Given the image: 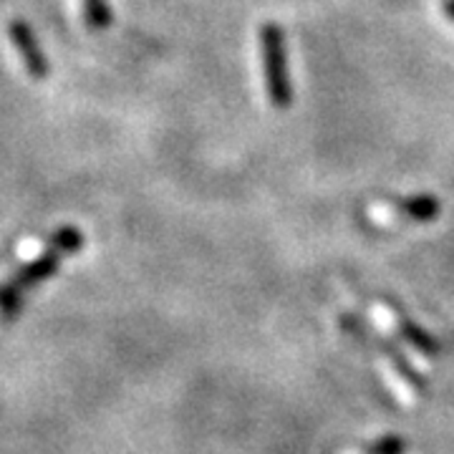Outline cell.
<instances>
[{
  "mask_svg": "<svg viewBox=\"0 0 454 454\" xmlns=\"http://www.w3.org/2000/svg\"><path fill=\"white\" fill-rule=\"evenodd\" d=\"M399 207L414 220H432L439 215V200L437 197H411V200H404Z\"/></svg>",
  "mask_w": 454,
  "mask_h": 454,
  "instance_id": "5",
  "label": "cell"
},
{
  "mask_svg": "<svg viewBox=\"0 0 454 454\" xmlns=\"http://www.w3.org/2000/svg\"><path fill=\"white\" fill-rule=\"evenodd\" d=\"M444 13L454 20V0H444Z\"/></svg>",
  "mask_w": 454,
  "mask_h": 454,
  "instance_id": "6",
  "label": "cell"
},
{
  "mask_svg": "<svg viewBox=\"0 0 454 454\" xmlns=\"http://www.w3.org/2000/svg\"><path fill=\"white\" fill-rule=\"evenodd\" d=\"M260 51H262V74L268 98L276 109H288L293 104V89L286 66V38L276 23H265L260 31Z\"/></svg>",
  "mask_w": 454,
  "mask_h": 454,
  "instance_id": "1",
  "label": "cell"
},
{
  "mask_svg": "<svg viewBox=\"0 0 454 454\" xmlns=\"http://www.w3.org/2000/svg\"><path fill=\"white\" fill-rule=\"evenodd\" d=\"M61 258H66L64 250L59 245L51 243L49 250H43L38 258L26 262L11 280H5L0 286V313L5 318H11L18 310V306H20L23 293L28 291V288H35L38 283H43L46 278L53 276L59 270V265H61Z\"/></svg>",
  "mask_w": 454,
  "mask_h": 454,
  "instance_id": "2",
  "label": "cell"
},
{
  "mask_svg": "<svg viewBox=\"0 0 454 454\" xmlns=\"http://www.w3.org/2000/svg\"><path fill=\"white\" fill-rule=\"evenodd\" d=\"M83 18L91 31H106L114 23V13L106 0H82Z\"/></svg>",
  "mask_w": 454,
  "mask_h": 454,
  "instance_id": "4",
  "label": "cell"
},
{
  "mask_svg": "<svg viewBox=\"0 0 454 454\" xmlns=\"http://www.w3.org/2000/svg\"><path fill=\"white\" fill-rule=\"evenodd\" d=\"M8 38L16 46L18 56H20L23 66H26L28 76H33L35 82H43L51 74V64L43 49H41V43H38V38H35V31L23 18H13L8 23Z\"/></svg>",
  "mask_w": 454,
  "mask_h": 454,
  "instance_id": "3",
  "label": "cell"
}]
</instances>
